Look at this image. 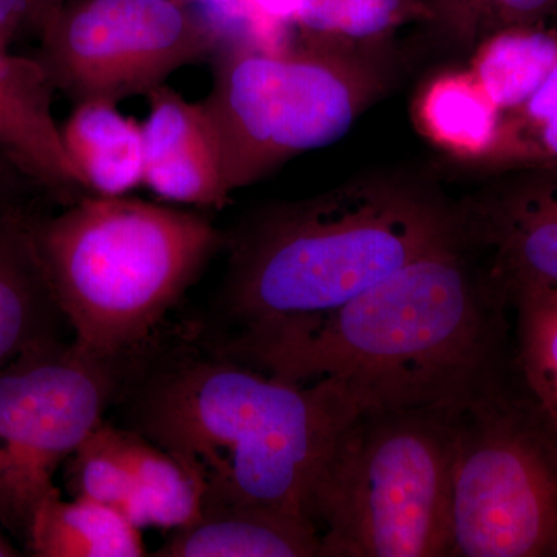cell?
<instances>
[{
  "label": "cell",
  "instance_id": "1",
  "mask_svg": "<svg viewBox=\"0 0 557 557\" xmlns=\"http://www.w3.org/2000/svg\"><path fill=\"white\" fill-rule=\"evenodd\" d=\"M222 354L333 381L359 410L460 408L515 373L512 300L463 236L327 317Z\"/></svg>",
  "mask_w": 557,
  "mask_h": 557
},
{
  "label": "cell",
  "instance_id": "2",
  "mask_svg": "<svg viewBox=\"0 0 557 557\" xmlns=\"http://www.w3.org/2000/svg\"><path fill=\"white\" fill-rule=\"evenodd\" d=\"M463 236L458 201L397 175L359 177L262 208L226 236L222 304L239 330L222 348L327 317Z\"/></svg>",
  "mask_w": 557,
  "mask_h": 557
},
{
  "label": "cell",
  "instance_id": "3",
  "mask_svg": "<svg viewBox=\"0 0 557 557\" xmlns=\"http://www.w3.org/2000/svg\"><path fill=\"white\" fill-rule=\"evenodd\" d=\"M120 392L132 431L203 478V505L307 520L319 471L359 412L333 381L292 383L223 354H178L139 373L127 361Z\"/></svg>",
  "mask_w": 557,
  "mask_h": 557
},
{
  "label": "cell",
  "instance_id": "4",
  "mask_svg": "<svg viewBox=\"0 0 557 557\" xmlns=\"http://www.w3.org/2000/svg\"><path fill=\"white\" fill-rule=\"evenodd\" d=\"M32 233L75 343L101 358L145 347L226 240L199 212L127 196L81 197Z\"/></svg>",
  "mask_w": 557,
  "mask_h": 557
},
{
  "label": "cell",
  "instance_id": "5",
  "mask_svg": "<svg viewBox=\"0 0 557 557\" xmlns=\"http://www.w3.org/2000/svg\"><path fill=\"white\" fill-rule=\"evenodd\" d=\"M456 408L359 410L311 490L324 557H450Z\"/></svg>",
  "mask_w": 557,
  "mask_h": 557
},
{
  "label": "cell",
  "instance_id": "6",
  "mask_svg": "<svg viewBox=\"0 0 557 557\" xmlns=\"http://www.w3.org/2000/svg\"><path fill=\"white\" fill-rule=\"evenodd\" d=\"M387 44L306 38L278 49L220 44L203 102L231 193L338 141L394 86Z\"/></svg>",
  "mask_w": 557,
  "mask_h": 557
},
{
  "label": "cell",
  "instance_id": "7",
  "mask_svg": "<svg viewBox=\"0 0 557 557\" xmlns=\"http://www.w3.org/2000/svg\"><path fill=\"white\" fill-rule=\"evenodd\" d=\"M450 557H557V428L518 370L456 408Z\"/></svg>",
  "mask_w": 557,
  "mask_h": 557
},
{
  "label": "cell",
  "instance_id": "8",
  "mask_svg": "<svg viewBox=\"0 0 557 557\" xmlns=\"http://www.w3.org/2000/svg\"><path fill=\"white\" fill-rule=\"evenodd\" d=\"M131 357V355H129ZM126 358H101L50 341L0 370V527L27 537L54 474L104 421Z\"/></svg>",
  "mask_w": 557,
  "mask_h": 557
},
{
  "label": "cell",
  "instance_id": "9",
  "mask_svg": "<svg viewBox=\"0 0 557 557\" xmlns=\"http://www.w3.org/2000/svg\"><path fill=\"white\" fill-rule=\"evenodd\" d=\"M38 38L36 60L73 104L148 95L220 46L199 10L178 0H69Z\"/></svg>",
  "mask_w": 557,
  "mask_h": 557
},
{
  "label": "cell",
  "instance_id": "10",
  "mask_svg": "<svg viewBox=\"0 0 557 557\" xmlns=\"http://www.w3.org/2000/svg\"><path fill=\"white\" fill-rule=\"evenodd\" d=\"M518 171L458 201L468 244L511 300L557 288V166Z\"/></svg>",
  "mask_w": 557,
  "mask_h": 557
},
{
  "label": "cell",
  "instance_id": "11",
  "mask_svg": "<svg viewBox=\"0 0 557 557\" xmlns=\"http://www.w3.org/2000/svg\"><path fill=\"white\" fill-rule=\"evenodd\" d=\"M143 127L145 178L160 199L197 209H223L231 190L218 127L203 101L172 87L150 90Z\"/></svg>",
  "mask_w": 557,
  "mask_h": 557
},
{
  "label": "cell",
  "instance_id": "12",
  "mask_svg": "<svg viewBox=\"0 0 557 557\" xmlns=\"http://www.w3.org/2000/svg\"><path fill=\"white\" fill-rule=\"evenodd\" d=\"M0 42V152L40 193L64 205L91 196L53 115L54 87L35 57Z\"/></svg>",
  "mask_w": 557,
  "mask_h": 557
},
{
  "label": "cell",
  "instance_id": "13",
  "mask_svg": "<svg viewBox=\"0 0 557 557\" xmlns=\"http://www.w3.org/2000/svg\"><path fill=\"white\" fill-rule=\"evenodd\" d=\"M159 557H324L310 520L282 509L205 504L196 522L172 534Z\"/></svg>",
  "mask_w": 557,
  "mask_h": 557
},
{
  "label": "cell",
  "instance_id": "14",
  "mask_svg": "<svg viewBox=\"0 0 557 557\" xmlns=\"http://www.w3.org/2000/svg\"><path fill=\"white\" fill-rule=\"evenodd\" d=\"M21 203H0V370L58 338L60 307L44 273Z\"/></svg>",
  "mask_w": 557,
  "mask_h": 557
},
{
  "label": "cell",
  "instance_id": "15",
  "mask_svg": "<svg viewBox=\"0 0 557 557\" xmlns=\"http://www.w3.org/2000/svg\"><path fill=\"white\" fill-rule=\"evenodd\" d=\"M412 119L440 152L482 168L496 145L502 112L469 69H450L424 83L413 101Z\"/></svg>",
  "mask_w": 557,
  "mask_h": 557
},
{
  "label": "cell",
  "instance_id": "16",
  "mask_svg": "<svg viewBox=\"0 0 557 557\" xmlns=\"http://www.w3.org/2000/svg\"><path fill=\"white\" fill-rule=\"evenodd\" d=\"M61 131L70 159L91 196H127L143 185V127L138 121L123 115L116 102H76Z\"/></svg>",
  "mask_w": 557,
  "mask_h": 557
},
{
  "label": "cell",
  "instance_id": "17",
  "mask_svg": "<svg viewBox=\"0 0 557 557\" xmlns=\"http://www.w3.org/2000/svg\"><path fill=\"white\" fill-rule=\"evenodd\" d=\"M28 552L38 557H139L146 555L141 530L120 509L75 497L64 500L60 487L33 512Z\"/></svg>",
  "mask_w": 557,
  "mask_h": 557
},
{
  "label": "cell",
  "instance_id": "18",
  "mask_svg": "<svg viewBox=\"0 0 557 557\" xmlns=\"http://www.w3.org/2000/svg\"><path fill=\"white\" fill-rule=\"evenodd\" d=\"M124 450L134 493L121 512L135 527L175 531L200 518L207 483L196 469L132 429H124Z\"/></svg>",
  "mask_w": 557,
  "mask_h": 557
},
{
  "label": "cell",
  "instance_id": "19",
  "mask_svg": "<svg viewBox=\"0 0 557 557\" xmlns=\"http://www.w3.org/2000/svg\"><path fill=\"white\" fill-rule=\"evenodd\" d=\"M557 61V32L545 25L511 27L480 40L469 72L502 113L518 109L541 87Z\"/></svg>",
  "mask_w": 557,
  "mask_h": 557
},
{
  "label": "cell",
  "instance_id": "20",
  "mask_svg": "<svg viewBox=\"0 0 557 557\" xmlns=\"http://www.w3.org/2000/svg\"><path fill=\"white\" fill-rule=\"evenodd\" d=\"M426 0H298L295 28L306 38L387 44L398 28L432 24Z\"/></svg>",
  "mask_w": 557,
  "mask_h": 557
},
{
  "label": "cell",
  "instance_id": "21",
  "mask_svg": "<svg viewBox=\"0 0 557 557\" xmlns=\"http://www.w3.org/2000/svg\"><path fill=\"white\" fill-rule=\"evenodd\" d=\"M512 317L520 383L557 428V288L520 289Z\"/></svg>",
  "mask_w": 557,
  "mask_h": 557
},
{
  "label": "cell",
  "instance_id": "22",
  "mask_svg": "<svg viewBox=\"0 0 557 557\" xmlns=\"http://www.w3.org/2000/svg\"><path fill=\"white\" fill-rule=\"evenodd\" d=\"M557 166V61L518 109L502 113L500 131L483 170Z\"/></svg>",
  "mask_w": 557,
  "mask_h": 557
},
{
  "label": "cell",
  "instance_id": "23",
  "mask_svg": "<svg viewBox=\"0 0 557 557\" xmlns=\"http://www.w3.org/2000/svg\"><path fill=\"white\" fill-rule=\"evenodd\" d=\"M443 35L465 50L511 27H534L557 17V0H426Z\"/></svg>",
  "mask_w": 557,
  "mask_h": 557
},
{
  "label": "cell",
  "instance_id": "24",
  "mask_svg": "<svg viewBox=\"0 0 557 557\" xmlns=\"http://www.w3.org/2000/svg\"><path fill=\"white\" fill-rule=\"evenodd\" d=\"M69 461L70 486L75 497L90 498L121 511L134 493L124 429L102 421Z\"/></svg>",
  "mask_w": 557,
  "mask_h": 557
},
{
  "label": "cell",
  "instance_id": "25",
  "mask_svg": "<svg viewBox=\"0 0 557 557\" xmlns=\"http://www.w3.org/2000/svg\"><path fill=\"white\" fill-rule=\"evenodd\" d=\"M199 13L219 36L220 44L278 49L288 28L295 27L298 0H197Z\"/></svg>",
  "mask_w": 557,
  "mask_h": 557
},
{
  "label": "cell",
  "instance_id": "26",
  "mask_svg": "<svg viewBox=\"0 0 557 557\" xmlns=\"http://www.w3.org/2000/svg\"><path fill=\"white\" fill-rule=\"evenodd\" d=\"M69 0H0V42L11 47L22 35L39 36L44 25Z\"/></svg>",
  "mask_w": 557,
  "mask_h": 557
},
{
  "label": "cell",
  "instance_id": "27",
  "mask_svg": "<svg viewBox=\"0 0 557 557\" xmlns=\"http://www.w3.org/2000/svg\"><path fill=\"white\" fill-rule=\"evenodd\" d=\"M25 189H36L27 177L0 152V203H20ZM38 190V189H36Z\"/></svg>",
  "mask_w": 557,
  "mask_h": 557
},
{
  "label": "cell",
  "instance_id": "28",
  "mask_svg": "<svg viewBox=\"0 0 557 557\" xmlns=\"http://www.w3.org/2000/svg\"><path fill=\"white\" fill-rule=\"evenodd\" d=\"M21 555L20 549L11 544L9 536L5 534V530L0 527V557H16Z\"/></svg>",
  "mask_w": 557,
  "mask_h": 557
},
{
  "label": "cell",
  "instance_id": "29",
  "mask_svg": "<svg viewBox=\"0 0 557 557\" xmlns=\"http://www.w3.org/2000/svg\"><path fill=\"white\" fill-rule=\"evenodd\" d=\"M178 2L186 3V5H194V3L197 2V0H178Z\"/></svg>",
  "mask_w": 557,
  "mask_h": 557
}]
</instances>
